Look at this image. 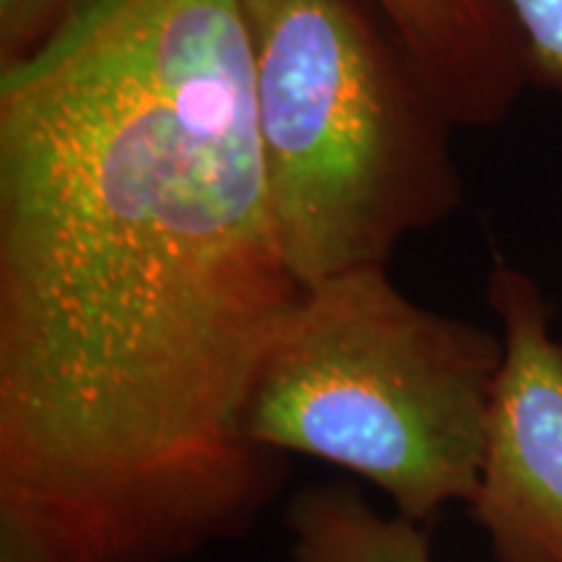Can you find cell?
<instances>
[{"mask_svg":"<svg viewBox=\"0 0 562 562\" xmlns=\"http://www.w3.org/2000/svg\"><path fill=\"white\" fill-rule=\"evenodd\" d=\"M240 0H97L0 70V560L191 562L290 480L245 417L305 297Z\"/></svg>","mask_w":562,"mask_h":562,"instance_id":"1","label":"cell"},{"mask_svg":"<svg viewBox=\"0 0 562 562\" xmlns=\"http://www.w3.org/2000/svg\"><path fill=\"white\" fill-rule=\"evenodd\" d=\"M279 245L305 286L463 203L451 117L372 0H240Z\"/></svg>","mask_w":562,"mask_h":562,"instance_id":"2","label":"cell"},{"mask_svg":"<svg viewBox=\"0 0 562 562\" xmlns=\"http://www.w3.org/2000/svg\"><path fill=\"white\" fill-rule=\"evenodd\" d=\"M503 336L435 313L385 266L307 286L252 393L245 432L360 476L430 524L480 487Z\"/></svg>","mask_w":562,"mask_h":562,"instance_id":"3","label":"cell"},{"mask_svg":"<svg viewBox=\"0 0 562 562\" xmlns=\"http://www.w3.org/2000/svg\"><path fill=\"white\" fill-rule=\"evenodd\" d=\"M484 292L501 323L503 364L469 510L492 562H562V341L531 273L497 258Z\"/></svg>","mask_w":562,"mask_h":562,"instance_id":"4","label":"cell"},{"mask_svg":"<svg viewBox=\"0 0 562 562\" xmlns=\"http://www.w3.org/2000/svg\"><path fill=\"white\" fill-rule=\"evenodd\" d=\"M456 128H492L531 87L501 0H372Z\"/></svg>","mask_w":562,"mask_h":562,"instance_id":"5","label":"cell"},{"mask_svg":"<svg viewBox=\"0 0 562 562\" xmlns=\"http://www.w3.org/2000/svg\"><path fill=\"white\" fill-rule=\"evenodd\" d=\"M290 562H435L425 524L383 513L349 482H318L284 505Z\"/></svg>","mask_w":562,"mask_h":562,"instance_id":"6","label":"cell"},{"mask_svg":"<svg viewBox=\"0 0 562 562\" xmlns=\"http://www.w3.org/2000/svg\"><path fill=\"white\" fill-rule=\"evenodd\" d=\"M97 0H0V70L37 58Z\"/></svg>","mask_w":562,"mask_h":562,"instance_id":"7","label":"cell"},{"mask_svg":"<svg viewBox=\"0 0 562 562\" xmlns=\"http://www.w3.org/2000/svg\"><path fill=\"white\" fill-rule=\"evenodd\" d=\"M521 34L531 87L562 97V0H501Z\"/></svg>","mask_w":562,"mask_h":562,"instance_id":"8","label":"cell"}]
</instances>
